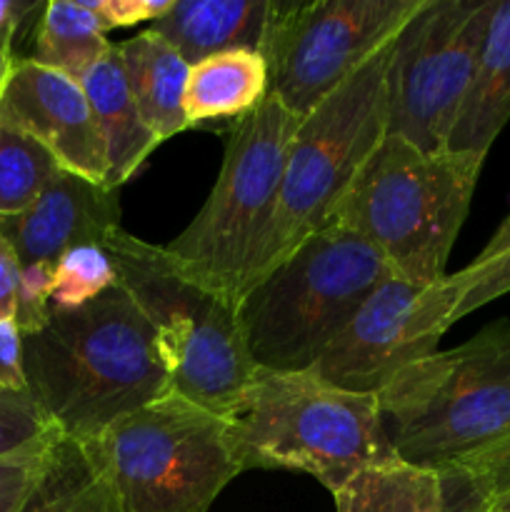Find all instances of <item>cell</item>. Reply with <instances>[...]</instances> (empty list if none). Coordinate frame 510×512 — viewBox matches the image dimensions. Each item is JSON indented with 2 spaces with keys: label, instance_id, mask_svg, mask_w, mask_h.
Returning <instances> with one entry per match:
<instances>
[{
  "label": "cell",
  "instance_id": "24",
  "mask_svg": "<svg viewBox=\"0 0 510 512\" xmlns=\"http://www.w3.org/2000/svg\"><path fill=\"white\" fill-rule=\"evenodd\" d=\"M118 283V268L103 245H78L55 265L50 310L53 313L78 310Z\"/></svg>",
  "mask_w": 510,
  "mask_h": 512
},
{
  "label": "cell",
  "instance_id": "14",
  "mask_svg": "<svg viewBox=\"0 0 510 512\" xmlns=\"http://www.w3.org/2000/svg\"><path fill=\"white\" fill-rule=\"evenodd\" d=\"M120 190L60 168L28 210L0 218V235L13 245L20 265L55 268L78 245H103L120 228Z\"/></svg>",
  "mask_w": 510,
  "mask_h": 512
},
{
  "label": "cell",
  "instance_id": "6",
  "mask_svg": "<svg viewBox=\"0 0 510 512\" xmlns=\"http://www.w3.org/2000/svg\"><path fill=\"white\" fill-rule=\"evenodd\" d=\"M103 248L158 335L175 393L228 418L258 370L245 348L238 300L190 280L165 245L123 228H115Z\"/></svg>",
  "mask_w": 510,
  "mask_h": 512
},
{
  "label": "cell",
  "instance_id": "26",
  "mask_svg": "<svg viewBox=\"0 0 510 512\" xmlns=\"http://www.w3.org/2000/svg\"><path fill=\"white\" fill-rule=\"evenodd\" d=\"M455 280L463 288L458 310H455V323L470 315L473 310L493 303L500 295L510 293V250L485 263H470L463 270L453 273Z\"/></svg>",
  "mask_w": 510,
  "mask_h": 512
},
{
  "label": "cell",
  "instance_id": "25",
  "mask_svg": "<svg viewBox=\"0 0 510 512\" xmlns=\"http://www.w3.org/2000/svg\"><path fill=\"white\" fill-rule=\"evenodd\" d=\"M60 435L30 390H0V460L45 448Z\"/></svg>",
  "mask_w": 510,
  "mask_h": 512
},
{
  "label": "cell",
  "instance_id": "7",
  "mask_svg": "<svg viewBox=\"0 0 510 512\" xmlns=\"http://www.w3.org/2000/svg\"><path fill=\"white\" fill-rule=\"evenodd\" d=\"M393 40L300 118L290 140L273 223L250 260L240 295L330 223L335 205L388 135Z\"/></svg>",
  "mask_w": 510,
  "mask_h": 512
},
{
  "label": "cell",
  "instance_id": "33",
  "mask_svg": "<svg viewBox=\"0 0 510 512\" xmlns=\"http://www.w3.org/2000/svg\"><path fill=\"white\" fill-rule=\"evenodd\" d=\"M20 270H23V265H20L18 253L0 235V323L15 320V313H18Z\"/></svg>",
  "mask_w": 510,
  "mask_h": 512
},
{
  "label": "cell",
  "instance_id": "17",
  "mask_svg": "<svg viewBox=\"0 0 510 512\" xmlns=\"http://www.w3.org/2000/svg\"><path fill=\"white\" fill-rule=\"evenodd\" d=\"M510 120V0H498L480 48L473 80L465 93L450 153L488 158L495 138Z\"/></svg>",
  "mask_w": 510,
  "mask_h": 512
},
{
  "label": "cell",
  "instance_id": "28",
  "mask_svg": "<svg viewBox=\"0 0 510 512\" xmlns=\"http://www.w3.org/2000/svg\"><path fill=\"white\" fill-rule=\"evenodd\" d=\"M440 500L435 512H493V498L483 475L473 468L438 470Z\"/></svg>",
  "mask_w": 510,
  "mask_h": 512
},
{
  "label": "cell",
  "instance_id": "5",
  "mask_svg": "<svg viewBox=\"0 0 510 512\" xmlns=\"http://www.w3.org/2000/svg\"><path fill=\"white\" fill-rule=\"evenodd\" d=\"M393 278L383 255L330 220L238 298L245 348L258 370L305 373L375 288Z\"/></svg>",
  "mask_w": 510,
  "mask_h": 512
},
{
  "label": "cell",
  "instance_id": "12",
  "mask_svg": "<svg viewBox=\"0 0 510 512\" xmlns=\"http://www.w3.org/2000/svg\"><path fill=\"white\" fill-rule=\"evenodd\" d=\"M460 298L455 275L433 285H410L393 275L363 300L308 373L348 393L380 395L405 368L438 353Z\"/></svg>",
  "mask_w": 510,
  "mask_h": 512
},
{
  "label": "cell",
  "instance_id": "32",
  "mask_svg": "<svg viewBox=\"0 0 510 512\" xmlns=\"http://www.w3.org/2000/svg\"><path fill=\"white\" fill-rule=\"evenodd\" d=\"M470 468L483 475L485 485L490 490V498H493V505L510 508V440L505 445H500L498 450L485 455L483 460L470 465Z\"/></svg>",
  "mask_w": 510,
  "mask_h": 512
},
{
  "label": "cell",
  "instance_id": "18",
  "mask_svg": "<svg viewBox=\"0 0 510 512\" xmlns=\"http://www.w3.org/2000/svg\"><path fill=\"white\" fill-rule=\"evenodd\" d=\"M130 93L145 123L160 140H170L188 130L185 118V85L190 65L183 55L153 28L115 45Z\"/></svg>",
  "mask_w": 510,
  "mask_h": 512
},
{
  "label": "cell",
  "instance_id": "31",
  "mask_svg": "<svg viewBox=\"0 0 510 512\" xmlns=\"http://www.w3.org/2000/svg\"><path fill=\"white\" fill-rule=\"evenodd\" d=\"M0 390H30L25 375V338L15 320L0 323Z\"/></svg>",
  "mask_w": 510,
  "mask_h": 512
},
{
  "label": "cell",
  "instance_id": "3",
  "mask_svg": "<svg viewBox=\"0 0 510 512\" xmlns=\"http://www.w3.org/2000/svg\"><path fill=\"white\" fill-rule=\"evenodd\" d=\"M485 158L423 153L385 135L335 205L333 218L363 235L410 285L443 280L450 250L468 218Z\"/></svg>",
  "mask_w": 510,
  "mask_h": 512
},
{
  "label": "cell",
  "instance_id": "19",
  "mask_svg": "<svg viewBox=\"0 0 510 512\" xmlns=\"http://www.w3.org/2000/svg\"><path fill=\"white\" fill-rule=\"evenodd\" d=\"M268 98V63L258 50H228L190 65L185 118L190 128L230 123L253 113Z\"/></svg>",
  "mask_w": 510,
  "mask_h": 512
},
{
  "label": "cell",
  "instance_id": "16",
  "mask_svg": "<svg viewBox=\"0 0 510 512\" xmlns=\"http://www.w3.org/2000/svg\"><path fill=\"white\" fill-rule=\"evenodd\" d=\"M80 85L88 95L95 125H98L105 145V163H108L105 188L120 190V185H125L138 173L140 165L163 140L145 123L143 113L130 93L128 78H125L118 53H115V43L80 78Z\"/></svg>",
  "mask_w": 510,
  "mask_h": 512
},
{
  "label": "cell",
  "instance_id": "34",
  "mask_svg": "<svg viewBox=\"0 0 510 512\" xmlns=\"http://www.w3.org/2000/svg\"><path fill=\"white\" fill-rule=\"evenodd\" d=\"M38 10V3H23V0H0V45L13 53V40L20 25L30 13Z\"/></svg>",
  "mask_w": 510,
  "mask_h": 512
},
{
  "label": "cell",
  "instance_id": "27",
  "mask_svg": "<svg viewBox=\"0 0 510 512\" xmlns=\"http://www.w3.org/2000/svg\"><path fill=\"white\" fill-rule=\"evenodd\" d=\"M53 275L55 268L43 263L25 265L20 270V288H18V313H15V323H18L23 338L35 335L43 330L50 320V290H53Z\"/></svg>",
  "mask_w": 510,
  "mask_h": 512
},
{
  "label": "cell",
  "instance_id": "2",
  "mask_svg": "<svg viewBox=\"0 0 510 512\" xmlns=\"http://www.w3.org/2000/svg\"><path fill=\"white\" fill-rule=\"evenodd\" d=\"M378 405L405 463L438 473L483 460L510 440V320L405 368Z\"/></svg>",
  "mask_w": 510,
  "mask_h": 512
},
{
  "label": "cell",
  "instance_id": "35",
  "mask_svg": "<svg viewBox=\"0 0 510 512\" xmlns=\"http://www.w3.org/2000/svg\"><path fill=\"white\" fill-rule=\"evenodd\" d=\"M505 250H510V213L505 215V220L500 223V228L495 230L493 238L485 243V248L480 250V255L473 260V263H485V260L498 258V255H503Z\"/></svg>",
  "mask_w": 510,
  "mask_h": 512
},
{
  "label": "cell",
  "instance_id": "8",
  "mask_svg": "<svg viewBox=\"0 0 510 512\" xmlns=\"http://www.w3.org/2000/svg\"><path fill=\"white\" fill-rule=\"evenodd\" d=\"M298 123V115L268 93L228 130L223 165L208 200L165 245L180 273L225 298H240L250 260L273 223Z\"/></svg>",
  "mask_w": 510,
  "mask_h": 512
},
{
  "label": "cell",
  "instance_id": "1",
  "mask_svg": "<svg viewBox=\"0 0 510 512\" xmlns=\"http://www.w3.org/2000/svg\"><path fill=\"white\" fill-rule=\"evenodd\" d=\"M33 398L58 430L93 443L115 420L173 393L158 335L123 285L25 338Z\"/></svg>",
  "mask_w": 510,
  "mask_h": 512
},
{
  "label": "cell",
  "instance_id": "20",
  "mask_svg": "<svg viewBox=\"0 0 510 512\" xmlns=\"http://www.w3.org/2000/svg\"><path fill=\"white\" fill-rule=\"evenodd\" d=\"M18 512H120V503L93 445L60 433Z\"/></svg>",
  "mask_w": 510,
  "mask_h": 512
},
{
  "label": "cell",
  "instance_id": "37",
  "mask_svg": "<svg viewBox=\"0 0 510 512\" xmlns=\"http://www.w3.org/2000/svg\"><path fill=\"white\" fill-rule=\"evenodd\" d=\"M493 512H510V508H500V505H493Z\"/></svg>",
  "mask_w": 510,
  "mask_h": 512
},
{
  "label": "cell",
  "instance_id": "21",
  "mask_svg": "<svg viewBox=\"0 0 510 512\" xmlns=\"http://www.w3.org/2000/svg\"><path fill=\"white\" fill-rule=\"evenodd\" d=\"M113 43L88 0H50L35 30V63L80 80Z\"/></svg>",
  "mask_w": 510,
  "mask_h": 512
},
{
  "label": "cell",
  "instance_id": "10",
  "mask_svg": "<svg viewBox=\"0 0 510 512\" xmlns=\"http://www.w3.org/2000/svg\"><path fill=\"white\" fill-rule=\"evenodd\" d=\"M498 0H425L388 63V135L445 153Z\"/></svg>",
  "mask_w": 510,
  "mask_h": 512
},
{
  "label": "cell",
  "instance_id": "11",
  "mask_svg": "<svg viewBox=\"0 0 510 512\" xmlns=\"http://www.w3.org/2000/svg\"><path fill=\"white\" fill-rule=\"evenodd\" d=\"M425 0H273L268 93L305 118L400 33Z\"/></svg>",
  "mask_w": 510,
  "mask_h": 512
},
{
  "label": "cell",
  "instance_id": "22",
  "mask_svg": "<svg viewBox=\"0 0 510 512\" xmlns=\"http://www.w3.org/2000/svg\"><path fill=\"white\" fill-rule=\"evenodd\" d=\"M333 500L338 512H435L440 478L435 470L390 458L355 473Z\"/></svg>",
  "mask_w": 510,
  "mask_h": 512
},
{
  "label": "cell",
  "instance_id": "36",
  "mask_svg": "<svg viewBox=\"0 0 510 512\" xmlns=\"http://www.w3.org/2000/svg\"><path fill=\"white\" fill-rule=\"evenodd\" d=\"M15 60L18 58H15L10 50H5L3 45H0V98H3L5 88H8V80H10V75H13Z\"/></svg>",
  "mask_w": 510,
  "mask_h": 512
},
{
  "label": "cell",
  "instance_id": "15",
  "mask_svg": "<svg viewBox=\"0 0 510 512\" xmlns=\"http://www.w3.org/2000/svg\"><path fill=\"white\" fill-rule=\"evenodd\" d=\"M270 18L273 0H173V8L150 28L195 65L228 50L263 53Z\"/></svg>",
  "mask_w": 510,
  "mask_h": 512
},
{
  "label": "cell",
  "instance_id": "4",
  "mask_svg": "<svg viewBox=\"0 0 510 512\" xmlns=\"http://www.w3.org/2000/svg\"><path fill=\"white\" fill-rule=\"evenodd\" d=\"M225 420L243 473L298 470L330 495L360 470L398 458L385 438L378 395L333 388L308 370H255Z\"/></svg>",
  "mask_w": 510,
  "mask_h": 512
},
{
  "label": "cell",
  "instance_id": "13",
  "mask_svg": "<svg viewBox=\"0 0 510 512\" xmlns=\"http://www.w3.org/2000/svg\"><path fill=\"white\" fill-rule=\"evenodd\" d=\"M0 125L38 140L68 173L105 185V145L80 80L18 58L0 98Z\"/></svg>",
  "mask_w": 510,
  "mask_h": 512
},
{
  "label": "cell",
  "instance_id": "23",
  "mask_svg": "<svg viewBox=\"0 0 510 512\" xmlns=\"http://www.w3.org/2000/svg\"><path fill=\"white\" fill-rule=\"evenodd\" d=\"M58 170L38 140L0 125V218L28 210Z\"/></svg>",
  "mask_w": 510,
  "mask_h": 512
},
{
  "label": "cell",
  "instance_id": "30",
  "mask_svg": "<svg viewBox=\"0 0 510 512\" xmlns=\"http://www.w3.org/2000/svg\"><path fill=\"white\" fill-rule=\"evenodd\" d=\"M88 5L100 15L105 28L110 30L138 25L143 20L158 23L173 8V0H88Z\"/></svg>",
  "mask_w": 510,
  "mask_h": 512
},
{
  "label": "cell",
  "instance_id": "9",
  "mask_svg": "<svg viewBox=\"0 0 510 512\" xmlns=\"http://www.w3.org/2000/svg\"><path fill=\"white\" fill-rule=\"evenodd\" d=\"M90 445L120 512H208L243 473L228 420L175 390L115 420Z\"/></svg>",
  "mask_w": 510,
  "mask_h": 512
},
{
  "label": "cell",
  "instance_id": "29",
  "mask_svg": "<svg viewBox=\"0 0 510 512\" xmlns=\"http://www.w3.org/2000/svg\"><path fill=\"white\" fill-rule=\"evenodd\" d=\"M55 443V440H53ZM50 443V445H53ZM50 445L0 460V512H18L43 470Z\"/></svg>",
  "mask_w": 510,
  "mask_h": 512
}]
</instances>
